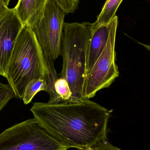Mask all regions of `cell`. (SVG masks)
I'll use <instances>...</instances> for the list:
<instances>
[{
	"instance_id": "6da1fadb",
	"label": "cell",
	"mask_w": 150,
	"mask_h": 150,
	"mask_svg": "<svg viewBox=\"0 0 150 150\" xmlns=\"http://www.w3.org/2000/svg\"><path fill=\"white\" fill-rule=\"evenodd\" d=\"M30 110L47 132L69 148L86 150L107 139L112 110L89 99L35 102Z\"/></svg>"
},
{
	"instance_id": "7a4b0ae2",
	"label": "cell",
	"mask_w": 150,
	"mask_h": 150,
	"mask_svg": "<svg viewBox=\"0 0 150 150\" xmlns=\"http://www.w3.org/2000/svg\"><path fill=\"white\" fill-rule=\"evenodd\" d=\"M47 68L43 50L32 29L24 25L17 38L6 76L16 97L22 99L33 79H46Z\"/></svg>"
},
{
	"instance_id": "3957f363",
	"label": "cell",
	"mask_w": 150,
	"mask_h": 150,
	"mask_svg": "<svg viewBox=\"0 0 150 150\" xmlns=\"http://www.w3.org/2000/svg\"><path fill=\"white\" fill-rule=\"evenodd\" d=\"M91 23H64L61 54L63 59L60 76L67 79L72 97L69 100L83 99L86 74L87 50Z\"/></svg>"
},
{
	"instance_id": "277c9868",
	"label": "cell",
	"mask_w": 150,
	"mask_h": 150,
	"mask_svg": "<svg viewBox=\"0 0 150 150\" xmlns=\"http://www.w3.org/2000/svg\"><path fill=\"white\" fill-rule=\"evenodd\" d=\"M67 146L47 132L35 118L0 134V150H67Z\"/></svg>"
},
{
	"instance_id": "5b68a950",
	"label": "cell",
	"mask_w": 150,
	"mask_h": 150,
	"mask_svg": "<svg viewBox=\"0 0 150 150\" xmlns=\"http://www.w3.org/2000/svg\"><path fill=\"white\" fill-rule=\"evenodd\" d=\"M118 18L115 16L107 43L102 53L91 71L86 76L83 98L90 99L98 91L111 86L119 76V70L115 62V38Z\"/></svg>"
},
{
	"instance_id": "8992f818",
	"label": "cell",
	"mask_w": 150,
	"mask_h": 150,
	"mask_svg": "<svg viewBox=\"0 0 150 150\" xmlns=\"http://www.w3.org/2000/svg\"><path fill=\"white\" fill-rule=\"evenodd\" d=\"M65 15L54 0H49L43 17L30 27L43 52L54 61L61 54Z\"/></svg>"
},
{
	"instance_id": "52a82bcc",
	"label": "cell",
	"mask_w": 150,
	"mask_h": 150,
	"mask_svg": "<svg viewBox=\"0 0 150 150\" xmlns=\"http://www.w3.org/2000/svg\"><path fill=\"white\" fill-rule=\"evenodd\" d=\"M23 27L14 8L0 18V75L5 77L17 38Z\"/></svg>"
},
{
	"instance_id": "ba28073f",
	"label": "cell",
	"mask_w": 150,
	"mask_h": 150,
	"mask_svg": "<svg viewBox=\"0 0 150 150\" xmlns=\"http://www.w3.org/2000/svg\"><path fill=\"white\" fill-rule=\"evenodd\" d=\"M112 23V19L108 23L97 26H93L91 23V33L87 50L86 74L103 52L109 38Z\"/></svg>"
},
{
	"instance_id": "9c48e42d",
	"label": "cell",
	"mask_w": 150,
	"mask_h": 150,
	"mask_svg": "<svg viewBox=\"0 0 150 150\" xmlns=\"http://www.w3.org/2000/svg\"><path fill=\"white\" fill-rule=\"evenodd\" d=\"M49 0H18L14 8L23 25L32 27L42 18Z\"/></svg>"
},
{
	"instance_id": "30bf717a",
	"label": "cell",
	"mask_w": 150,
	"mask_h": 150,
	"mask_svg": "<svg viewBox=\"0 0 150 150\" xmlns=\"http://www.w3.org/2000/svg\"><path fill=\"white\" fill-rule=\"evenodd\" d=\"M43 52L47 68V77L46 78L48 86L47 92L50 96V99L48 102H58L62 100L56 93L54 88L55 82L59 77V74L54 68V61L45 52L43 51Z\"/></svg>"
},
{
	"instance_id": "8fae6325",
	"label": "cell",
	"mask_w": 150,
	"mask_h": 150,
	"mask_svg": "<svg viewBox=\"0 0 150 150\" xmlns=\"http://www.w3.org/2000/svg\"><path fill=\"white\" fill-rule=\"evenodd\" d=\"M123 0H106L96 22L92 23L97 26L109 23L115 16L118 8Z\"/></svg>"
},
{
	"instance_id": "7c38bea8",
	"label": "cell",
	"mask_w": 150,
	"mask_h": 150,
	"mask_svg": "<svg viewBox=\"0 0 150 150\" xmlns=\"http://www.w3.org/2000/svg\"><path fill=\"white\" fill-rule=\"evenodd\" d=\"M48 90L46 79H33L28 83L25 87L23 99L24 104L27 105L32 100L33 97L40 91L47 92Z\"/></svg>"
},
{
	"instance_id": "4fadbf2b",
	"label": "cell",
	"mask_w": 150,
	"mask_h": 150,
	"mask_svg": "<svg viewBox=\"0 0 150 150\" xmlns=\"http://www.w3.org/2000/svg\"><path fill=\"white\" fill-rule=\"evenodd\" d=\"M55 91L62 100H70L72 93L67 79L60 76L56 80L54 85Z\"/></svg>"
},
{
	"instance_id": "5bb4252c",
	"label": "cell",
	"mask_w": 150,
	"mask_h": 150,
	"mask_svg": "<svg viewBox=\"0 0 150 150\" xmlns=\"http://www.w3.org/2000/svg\"><path fill=\"white\" fill-rule=\"evenodd\" d=\"M15 97V92L10 86L0 82V112L10 100Z\"/></svg>"
},
{
	"instance_id": "9a60e30c",
	"label": "cell",
	"mask_w": 150,
	"mask_h": 150,
	"mask_svg": "<svg viewBox=\"0 0 150 150\" xmlns=\"http://www.w3.org/2000/svg\"><path fill=\"white\" fill-rule=\"evenodd\" d=\"M65 14L74 13L78 8L79 0H54Z\"/></svg>"
},
{
	"instance_id": "2e32d148",
	"label": "cell",
	"mask_w": 150,
	"mask_h": 150,
	"mask_svg": "<svg viewBox=\"0 0 150 150\" xmlns=\"http://www.w3.org/2000/svg\"><path fill=\"white\" fill-rule=\"evenodd\" d=\"M86 150H121L117 147L112 145L107 139L100 141L93 146L87 148Z\"/></svg>"
},
{
	"instance_id": "e0dca14e",
	"label": "cell",
	"mask_w": 150,
	"mask_h": 150,
	"mask_svg": "<svg viewBox=\"0 0 150 150\" xmlns=\"http://www.w3.org/2000/svg\"><path fill=\"white\" fill-rule=\"evenodd\" d=\"M8 5L3 0H0V18L6 13V11L8 10Z\"/></svg>"
},
{
	"instance_id": "ac0fdd59",
	"label": "cell",
	"mask_w": 150,
	"mask_h": 150,
	"mask_svg": "<svg viewBox=\"0 0 150 150\" xmlns=\"http://www.w3.org/2000/svg\"><path fill=\"white\" fill-rule=\"evenodd\" d=\"M139 44L140 45H142V46L144 47V48H146L148 51L150 52V45H146V44H143V43H140V42H138Z\"/></svg>"
},
{
	"instance_id": "d6986e66",
	"label": "cell",
	"mask_w": 150,
	"mask_h": 150,
	"mask_svg": "<svg viewBox=\"0 0 150 150\" xmlns=\"http://www.w3.org/2000/svg\"><path fill=\"white\" fill-rule=\"evenodd\" d=\"M4 1V2L5 4H6V5H8L10 1V0H3Z\"/></svg>"
}]
</instances>
